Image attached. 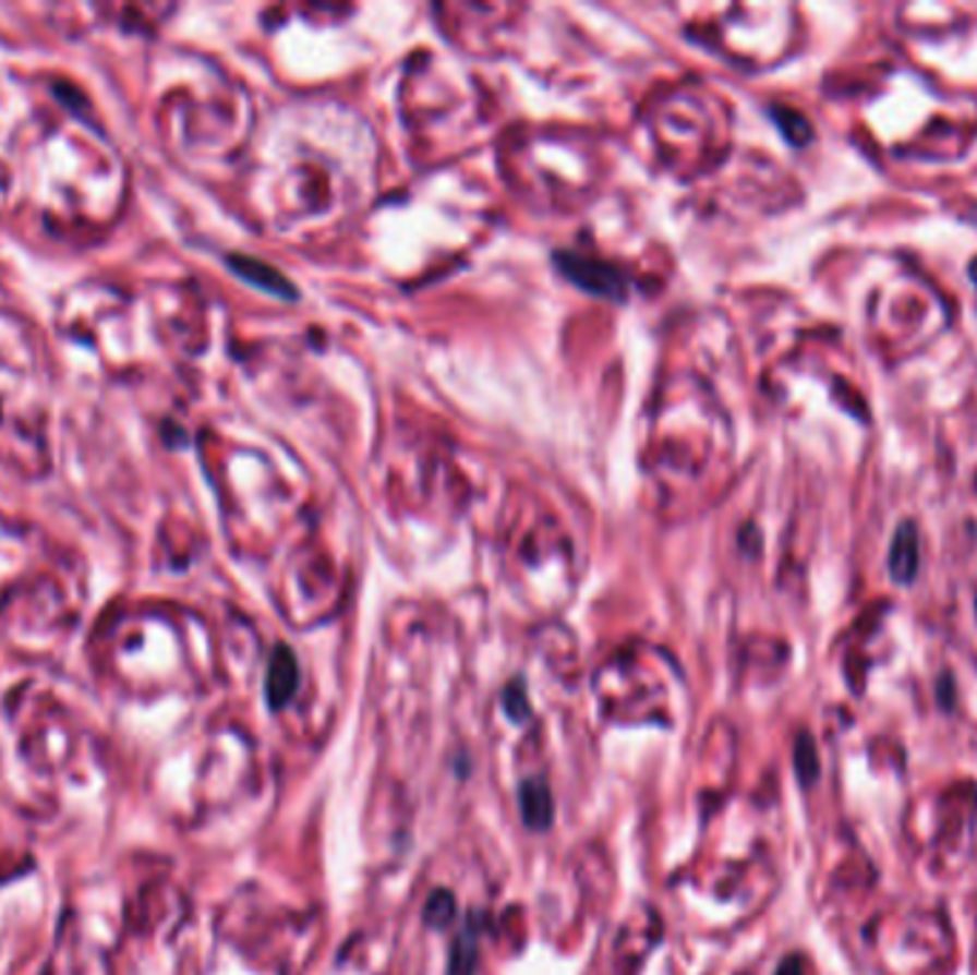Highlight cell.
<instances>
[{"mask_svg": "<svg viewBox=\"0 0 977 975\" xmlns=\"http://www.w3.org/2000/svg\"><path fill=\"white\" fill-rule=\"evenodd\" d=\"M474 967H478V927H467L451 944L449 975H474Z\"/></svg>", "mask_w": 977, "mask_h": 975, "instance_id": "obj_6", "label": "cell"}, {"mask_svg": "<svg viewBox=\"0 0 977 975\" xmlns=\"http://www.w3.org/2000/svg\"><path fill=\"white\" fill-rule=\"evenodd\" d=\"M229 266H232V269H238V275H241V278L252 280L255 287L266 289V292H275V296H286V298L294 296V289L286 284L284 275H278L275 269H269L266 264H257V261H252V257H241V255L229 257Z\"/></svg>", "mask_w": 977, "mask_h": 975, "instance_id": "obj_5", "label": "cell"}, {"mask_svg": "<svg viewBox=\"0 0 977 975\" xmlns=\"http://www.w3.org/2000/svg\"><path fill=\"white\" fill-rule=\"evenodd\" d=\"M298 684H301L298 658L289 647H278L272 652L269 670H266V703L272 710H284L286 703L292 701Z\"/></svg>", "mask_w": 977, "mask_h": 975, "instance_id": "obj_2", "label": "cell"}, {"mask_svg": "<svg viewBox=\"0 0 977 975\" xmlns=\"http://www.w3.org/2000/svg\"><path fill=\"white\" fill-rule=\"evenodd\" d=\"M786 115H789V121H786L781 109H777V115H774V121L781 123L783 132H786V137H789L792 144H806V141H809V135H812V129H809V123H806L804 118H800V115H795V112H786Z\"/></svg>", "mask_w": 977, "mask_h": 975, "instance_id": "obj_10", "label": "cell"}, {"mask_svg": "<svg viewBox=\"0 0 977 975\" xmlns=\"http://www.w3.org/2000/svg\"><path fill=\"white\" fill-rule=\"evenodd\" d=\"M917 569H920V538H917L915 523L903 521L892 538V550H889V575H892V581L906 587L917 578Z\"/></svg>", "mask_w": 977, "mask_h": 975, "instance_id": "obj_3", "label": "cell"}, {"mask_svg": "<svg viewBox=\"0 0 977 975\" xmlns=\"http://www.w3.org/2000/svg\"><path fill=\"white\" fill-rule=\"evenodd\" d=\"M518 804L523 824L529 830H550L555 821V802H552L550 786L543 781H523L518 790Z\"/></svg>", "mask_w": 977, "mask_h": 975, "instance_id": "obj_4", "label": "cell"}, {"mask_svg": "<svg viewBox=\"0 0 977 975\" xmlns=\"http://www.w3.org/2000/svg\"><path fill=\"white\" fill-rule=\"evenodd\" d=\"M560 266H564V273L569 275L575 284H580L583 289L589 292H598V296H610V298H620L624 296V280L615 269H610L606 264L601 261H589V257H580V255H560Z\"/></svg>", "mask_w": 977, "mask_h": 975, "instance_id": "obj_1", "label": "cell"}, {"mask_svg": "<svg viewBox=\"0 0 977 975\" xmlns=\"http://www.w3.org/2000/svg\"><path fill=\"white\" fill-rule=\"evenodd\" d=\"M795 772H797V781L804 786H812L820 775V761H818V749H815L812 735L809 733H800L795 742Z\"/></svg>", "mask_w": 977, "mask_h": 975, "instance_id": "obj_7", "label": "cell"}, {"mask_svg": "<svg viewBox=\"0 0 977 975\" xmlns=\"http://www.w3.org/2000/svg\"><path fill=\"white\" fill-rule=\"evenodd\" d=\"M774 975H806V964L800 955H786Z\"/></svg>", "mask_w": 977, "mask_h": 975, "instance_id": "obj_11", "label": "cell"}, {"mask_svg": "<svg viewBox=\"0 0 977 975\" xmlns=\"http://www.w3.org/2000/svg\"><path fill=\"white\" fill-rule=\"evenodd\" d=\"M504 710L511 721H527L532 715V707L527 701V684L523 681H511L504 689Z\"/></svg>", "mask_w": 977, "mask_h": 975, "instance_id": "obj_9", "label": "cell"}, {"mask_svg": "<svg viewBox=\"0 0 977 975\" xmlns=\"http://www.w3.org/2000/svg\"><path fill=\"white\" fill-rule=\"evenodd\" d=\"M455 913H458V907H455V895H451L449 890H437L432 892V899L426 901L423 922H426V927H432V930H444V927H449V924L455 922Z\"/></svg>", "mask_w": 977, "mask_h": 975, "instance_id": "obj_8", "label": "cell"}]
</instances>
